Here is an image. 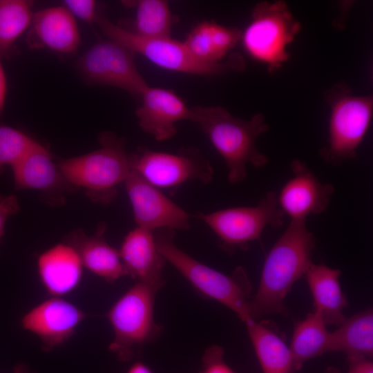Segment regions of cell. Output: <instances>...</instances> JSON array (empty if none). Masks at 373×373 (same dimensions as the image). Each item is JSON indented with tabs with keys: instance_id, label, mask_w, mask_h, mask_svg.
<instances>
[{
	"instance_id": "cell-1",
	"label": "cell",
	"mask_w": 373,
	"mask_h": 373,
	"mask_svg": "<svg viewBox=\"0 0 373 373\" xmlns=\"http://www.w3.org/2000/svg\"><path fill=\"white\" fill-rule=\"evenodd\" d=\"M315 243L306 219H291L265 258L258 289L249 303L251 318L286 312L284 299L312 263Z\"/></svg>"
},
{
	"instance_id": "cell-2",
	"label": "cell",
	"mask_w": 373,
	"mask_h": 373,
	"mask_svg": "<svg viewBox=\"0 0 373 373\" xmlns=\"http://www.w3.org/2000/svg\"><path fill=\"white\" fill-rule=\"evenodd\" d=\"M191 110L189 121L198 125L224 159L231 184L245 180L247 164L256 168L267 164L268 157L256 147L258 137L269 128L262 114L257 113L245 120L219 106H198Z\"/></svg>"
},
{
	"instance_id": "cell-3",
	"label": "cell",
	"mask_w": 373,
	"mask_h": 373,
	"mask_svg": "<svg viewBox=\"0 0 373 373\" xmlns=\"http://www.w3.org/2000/svg\"><path fill=\"white\" fill-rule=\"evenodd\" d=\"M153 233L157 249L164 260L198 293L224 305L244 323L251 318L249 313L251 286L243 268H237L232 275L224 274L178 248L173 242L174 231L162 229Z\"/></svg>"
},
{
	"instance_id": "cell-4",
	"label": "cell",
	"mask_w": 373,
	"mask_h": 373,
	"mask_svg": "<svg viewBox=\"0 0 373 373\" xmlns=\"http://www.w3.org/2000/svg\"><path fill=\"white\" fill-rule=\"evenodd\" d=\"M99 142V149L62 159L57 164L73 186L84 189L93 202L106 204L115 200L117 187L125 182L131 167L129 155L120 138L106 132L100 135Z\"/></svg>"
},
{
	"instance_id": "cell-5",
	"label": "cell",
	"mask_w": 373,
	"mask_h": 373,
	"mask_svg": "<svg viewBox=\"0 0 373 373\" xmlns=\"http://www.w3.org/2000/svg\"><path fill=\"white\" fill-rule=\"evenodd\" d=\"M323 97L330 115L327 142L319 155L326 163L336 166L357 157V149L371 124L373 97L355 95L344 81L327 89Z\"/></svg>"
},
{
	"instance_id": "cell-6",
	"label": "cell",
	"mask_w": 373,
	"mask_h": 373,
	"mask_svg": "<svg viewBox=\"0 0 373 373\" xmlns=\"http://www.w3.org/2000/svg\"><path fill=\"white\" fill-rule=\"evenodd\" d=\"M159 289L136 282L106 314L114 337L108 346L121 362L131 361L141 349L159 336L155 300Z\"/></svg>"
},
{
	"instance_id": "cell-7",
	"label": "cell",
	"mask_w": 373,
	"mask_h": 373,
	"mask_svg": "<svg viewBox=\"0 0 373 373\" xmlns=\"http://www.w3.org/2000/svg\"><path fill=\"white\" fill-rule=\"evenodd\" d=\"M300 30V23L285 1H265L253 8L240 41L251 57L265 64L269 72L273 73L289 59L287 47Z\"/></svg>"
},
{
	"instance_id": "cell-8",
	"label": "cell",
	"mask_w": 373,
	"mask_h": 373,
	"mask_svg": "<svg viewBox=\"0 0 373 373\" xmlns=\"http://www.w3.org/2000/svg\"><path fill=\"white\" fill-rule=\"evenodd\" d=\"M95 22L109 39L121 44L135 54L144 56L153 64L174 72L201 76H215L245 68L244 59L221 64L199 61L183 41L169 37L147 38L115 24L106 17L97 16Z\"/></svg>"
},
{
	"instance_id": "cell-9",
	"label": "cell",
	"mask_w": 373,
	"mask_h": 373,
	"mask_svg": "<svg viewBox=\"0 0 373 373\" xmlns=\"http://www.w3.org/2000/svg\"><path fill=\"white\" fill-rule=\"evenodd\" d=\"M285 213L274 191L267 192L256 206L220 209L209 213H200L197 218L205 223L229 250L244 248L260 239L267 226L281 227Z\"/></svg>"
},
{
	"instance_id": "cell-10",
	"label": "cell",
	"mask_w": 373,
	"mask_h": 373,
	"mask_svg": "<svg viewBox=\"0 0 373 373\" xmlns=\"http://www.w3.org/2000/svg\"><path fill=\"white\" fill-rule=\"evenodd\" d=\"M135 53L111 39L97 42L77 61L81 76L89 84L115 87L140 97L149 86L135 61Z\"/></svg>"
},
{
	"instance_id": "cell-11",
	"label": "cell",
	"mask_w": 373,
	"mask_h": 373,
	"mask_svg": "<svg viewBox=\"0 0 373 373\" xmlns=\"http://www.w3.org/2000/svg\"><path fill=\"white\" fill-rule=\"evenodd\" d=\"M131 169L157 188L178 186L189 180L210 182L213 169L198 150L175 153L140 149L129 155Z\"/></svg>"
},
{
	"instance_id": "cell-12",
	"label": "cell",
	"mask_w": 373,
	"mask_h": 373,
	"mask_svg": "<svg viewBox=\"0 0 373 373\" xmlns=\"http://www.w3.org/2000/svg\"><path fill=\"white\" fill-rule=\"evenodd\" d=\"M124 183L137 227L152 232L190 229L189 213L132 169Z\"/></svg>"
},
{
	"instance_id": "cell-13",
	"label": "cell",
	"mask_w": 373,
	"mask_h": 373,
	"mask_svg": "<svg viewBox=\"0 0 373 373\" xmlns=\"http://www.w3.org/2000/svg\"><path fill=\"white\" fill-rule=\"evenodd\" d=\"M87 314L72 303L60 297L51 298L38 304L21 320L24 330L36 335L44 352H50L65 343L75 334Z\"/></svg>"
},
{
	"instance_id": "cell-14",
	"label": "cell",
	"mask_w": 373,
	"mask_h": 373,
	"mask_svg": "<svg viewBox=\"0 0 373 373\" xmlns=\"http://www.w3.org/2000/svg\"><path fill=\"white\" fill-rule=\"evenodd\" d=\"M290 169L293 175L277 196L279 207L285 215L298 220L324 212L335 192L334 186L321 182L300 160H294Z\"/></svg>"
},
{
	"instance_id": "cell-15",
	"label": "cell",
	"mask_w": 373,
	"mask_h": 373,
	"mask_svg": "<svg viewBox=\"0 0 373 373\" xmlns=\"http://www.w3.org/2000/svg\"><path fill=\"white\" fill-rule=\"evenodd\" d=\"M11 168L16 190H37L52 205L64 203L63 194L75 189L50 151L39 142Z\"/></svg>"
},
{
	"instance_id": "cell-16",
	"label": "cell",
	"mask_w": 373,
	"mask_h": 373,
	"mask_svg": "<svg viewBox=\"0 0 373 373\" xmlns=\"http://www.w3.org/2000/svg\"><path fill=\"white\" fill-rule=\"evenodd\" d=\"M140 98L142 104L135 111L138 124L158 141L173 137L178 122L190 120L191 108L172 90L148 86Z\"/></svg>"
},
{
	"instance_id": "cell-17",
	"label": "cell",
	"mask_w": 373,
	"mask_h": 373,
	"mask_svg": "<svg viewBox=\"0 0 373 373\" xmlns=\"http://www.w3.org/2000/svg\"><path fill=\"white\" fill-rule=\"evenodd\" d=\"M26 41L32 48L68 55L77 50L81 37L72 14L65 6H55L34 13Z\"/></svg>"
},
{
	"instance_id": "cell-18",
	"label": "cell",
	"mask_w": 373,
	"mask_h": 373,
	"mask_svg": "<svg viewBox=\"0 0 373 373\" xmlns=\"http://www.w3.org/2000/svg\"><path fill=\"white\" fill-rule=\"evenodd\" d=\"M119 253L127 276L159 289L162 287L166 260L153 232L136 227L124 237Z\"/></svg>"
},
{
	"instance_id": "cell-19",
	"label": "cell",
	"mask_w": 373,
	"mask_h": 373,
	"mask_svg": "<svg viewBox=\"0 0 373 373\" xmlns=\"http://www.w3.org/2000/svg\"><path fill=\"white\" fill-rule=\"evenodd\" d=\"M106 229L104 222L98 225L91 236L76 229L64 238V242L75 249L84 267L107 283H113L127 274L119 250L105 239Z\"/></svg>"
},
{
	"instance_id": "cell-20",
	"label": "cell",
	"mask_w": 373,
	"mask_h": 373,
	"mask_svg": "<svg viewBox=\"0 0 373 373\" xmlns=\"http://www.w3.org/2000/svg\"><path fill=\"white\" fill-rule=\"evenodd\" d=\"M242 30L214 21L197 24L188 34L184 43L191 55L200 61L221 64L243 59L231 53L241 39Z\"/></svg>"
},
{
	"instance_id": "cell-21",
	"label": "cell",
	"mask_w": 373,
	"mask_h": 373,
	"mask_svg": "<svg viewBox=\"0 0 373 373\" xmlns=\"http://www.w3.org/2000/svg\"><path fill=\"white\" fill-rule=\"evenodd\" d=\"M37 264L40 280L52 296L70 292L81 281L84 266L75 249L65 242L41 254Z\"/></svg>"
},
{
	"instance_id": "cell-22",
	"label": "cell",
	"mask_w": 373,
	"mask_h": 373,
	"mask_svg": "<svg viewBox=\"0 0 373 373\" xmlns=\"http://www.w3.org/2000/svg\"><path fill=\"white\" fill-rule=\"evenodd\" d=\"M341 272L323 264L312 263L305 275L314 305V312L326 325H341L345 320L343 311L348 302L339 282Z\"/></svg>"
},
{
	"instance_id": "cell-23",
	"label": "cell",
	"mask_w": 373,
	"mask_h": 373,
	"mask_svg": "<svg viewBox=\"0 0 373 373\" xmlns=\"http://www.w3.org/2000/svg\"><path fill=\"white\" fill-rule=\"evenodd\" d=\"M329 334L327 352H343L347 357L372 358L373 354V313L370 309L354 314Z\"/></svg>"
},
{
	"instance_id": "cell-24",
	"label": "cell",
	"mask_w": 373,
	"mask_h": 373,
	"mask_svg": "<svg viewBox=\"0 0 373 373\" xmlns=\"http://www.w3.org/2000/svg\"><path fill=\"white\" fill-rule=\"evenodd\" d=\"M263 373H293L289 347L274 331L256 320L245 322Z\"/></svg>"
},
{
	"instance_id": "cell-25",
	"label": "cell",
	"mask_w": 373,
	"mask_h": 373,
	"mask_svg": "<svg viewBox=\"0 0 373 373\" xmlns=\"http://www.w3.org/2000/svg\"><path fill=\"white\" fill-rule=\"evenodd\" d=\"M326 326L314 312L296 324L289 347L295 371L308 360L327 352L330 332Z\"/></svg>"
},
{
	"instance_id": "cell-26",
	"label": "cell",
	"mask_w": 373,
	"mask_h": 373,
	"mask_svg": "<svg viewBox=\"0 0 373 373\" xmlns=\"http://www.w3.org/2000/svg\"><path fill=\"white\" fill-rule=\"evenodd\" d=\"M33 2L28 0H0V57L15 53V42L29 28Z\"/></svg>"
},
{
	"instance_id": "cell-27",
	"label": "cell",
	"mask_w": 373,
	"mask_h": 373,
	"mask_svg": "<svg viewBox=\"0 0 373 373\" xmlns=\"http://www.w3.org/2000/svg\"><path fill=\"white\" fill-rule=\"evenodd\" d=\"M127 3L135 8L131 32L147 38L171 37L174 20L167 1L140 0Z\"/></svg>"
},
{
	"instance_id": "cell-28",
	"label": "cell",
	"mask_w": 373,
	"mask_h": 373,
	"mask_svg": "<svg viewBox=\"0 0 373 373\" xmlns=\"http://www.w3.org/2000/svg\"><path fill=\"white\" fill-rule=\"evenodd\" d=\"M37 142L18 129L0 124V175L6 166L12 167Z\"/></svg>"
},
{
	"instance_id": "cell-29",
	"label": "cell",
	"mask_w": 373,
	"mask_h": 373,
	"mask_svg": "<svg viewBox=\"0 0 373 373\" xmlns=\"http://www.w3.org/2000/svg\"><path fill=\"white\" fill-rule=\"evenodd\" d=\"M200 373H237L224 361L222 347L213 345L207 347L202 358Z\"/></svg>"
},
{
	"instance_id": "cell-30",
	"label": "cell",
	"mask_w": 373,
	"mask_h": 373,
	"mask_svg": "<svg viewBox=\"0 0 373 373\" xmlns=\"http://www.w3.org/2000/svg\"><path fill=\"white\" fill-rule=\"evenodd\" d=\"M64 5L73 17L90 24L95 22L98 16L97 3L93 0H67L64 1Z\"/></svg>"
},
{
	"instance_id": "cell-31",
	"label": "cell",
	"mask_w": 373,
	"mask_h": 373,
	"mask_svg": "<svg viewBox=\"0 0 373 373\" xmlns=\"http://www.w3.org/2000/svg\"><path fill=\"white\" fill-rule=\"evenodd\" d=\"M20 209L17 198L15 195H0V240L3 234L7 219L16 214Z\"/></svg>"
},
{
	"instance_id": "cell-32",
	"label": "cell",
	"mask_w": 373,
	"mask_h": 373,
	"mask_svg": "<svg viewBox=\"0 0 373 373\" xmlns=\"http://www.w3.org/2000/svg\"><path fill=\"white\" fill-rule=\"evenodd\" d=\"M347 373H373V363L370 358L363 356L347 357Z\"/></svg>"
},
{
	"instance_id": "cell-33",
	"label": "cell",
	"mask_w": 373,
	"mask_h": 373,
	"mask_svg": "<svg viewBox=\"0 0 373 373\" xmlns=\"http://www.w3.org/2000/svg\"><path fill=\"white\" fill-rule=\"evenodd\" d=\"M352 3V1L351 3L349 1H344L343 3H341L340 15L336 20V22L333 23L334 26H335L337 28L342 29L343 26H345L347 20L346 19L348 17L347 14H349V11Z\"/></svg>"
},
{
	"instance_id": "cell-34",
	"label": "cell",
	"mask_w": 373,
	"mask_h": 373,
	"mask_svg": "<svg viewBox=\"0 0 373 373\" xmlns=\"http://www.w3.org/2000/svg\"><path fill=\"white\" fill-rule=\"evenodd\" d=\"M7 90L6 78L0 57V114L1 113L6 99Z\"/></svg>"
},
{
	"instance_id": "cell-35",
	"label": "cell",
	"mask_w": 373,
	"mask_h": 373,
	"mask_svg": "<svg viewBox=\"0 0 373 373\" xmlns=\"http://www.w3.org/2000/svg\"><path fill=\"white\" fill-rule=\"evenodd\" d=\"M126 373H154L152 370L142 361H136L128 370Z\"/></svg>"
},
{
	"instance_id": "cell-36",
	"label": "cell",
	"mask_w": 373,
	"mask_h": 373,
	"mask_svg": "<svg viewBox=\"0 0 373 373\" xmlns=\"http://www.w3.org/2000/svg\"><path fill=\"white\" fill-rule=\"evenodd\" d=\"M12 373H37L30 370L29 366L25 363H19L15 365Z\"/></svg>"
},
{
	"instance_id": "cell-37",
	"label": "cell",
	"mask_w": 373,
	"mask_h": 373,
	"mask_svg": "<svg viewBox=\"0 0 373 373\" xmlns=\"http://www.w3.org/2000/svg\"><path fill=\"white\" fill-rule=\"evenodd\" d=\"M324 373H341L340 370L334 366H329L326 368Z\"/></svg>"
}]
</instances>
